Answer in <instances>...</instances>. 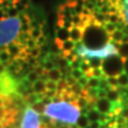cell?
<instances>
[{"label":"cell","mask_w":128,"mask_h":128,"mask_svg":"<svg viewBox=\"0 0 128 128\" xmlns=\"http://www.w3.org/2000/svg\"><path fill=\"white\" fill-rule=\"evenodd\" d=\"M82 109L77 103L69 101H51L45 106L44 115L51 121H58L66 124H76Z\"/></svg>","instance_id":"1"},{"label":"cell","mask_w":128,"mask_h":128,"mask_svg":"<svg viewBox=\"0 0 128 128\" xmlns=\"http://www.w3.org/2000/svg\"><path fill=\"white\" fill-rule=\"evenodd\" d=\"M22 32V22L19 17H8L0 20V49L18 40Z\"/></svg>","instance_id":"2"},{"label":"cell","mask_w":128,"mask_h":128,"mask_svg":"<svg viewBox=\"0 0 128 128\" xmlns=\"http://www.w3.org/2000/svg\"><path fill=\"white\" fill-rule=\"evenodd\" d=\"M76 52H77L78 57H82L83 60H89V58H100V60H104L109 57L113 56H118L119 51L118 48L114 45V43L112 42H107L103 46L97 48V49H92L88 48L82 43H77L76 44Z\"/></svg>","instance_id":"3"},{"label":"cell","mask_w":128,"mask_h":128,"mask_svg":"<svg viewBox=\"0 0 128 128\" xmlns=\"http://www.w3.org/2000/svg\"><path fill=\"white\" fill-rule=\"evenodd\" d=\"M124 63H126V60L120 57L119 55L104 60L101 66L104 77H119L124 71Z\"/></svg>","instance_id":"4"},{"label":"cell","mask_w":128,"mask_h":128,"mask_svg":"<svg viewBox=\"0 0 128 128\" xmlns=\"http://www.w3.org/2000/svg\"><path fill=\"white\" fill-rule=\"evenodd\" d=\"M42 120L39 113L32 108L31 106H26L24 109V114L20 122V128H42Z\"/></svg>","instance_id":"5"},{"label":"cell","mask_w":128,"mask_h":128,"mask_svg":"<svg viewBox=\"0 0 128 128\" xmlns=\"http://www.w3.org/2000/svg\"><path fill=\"white\" fill-rule=\"evenodd\" d=\"M115 108V103L110 102L108 98H97L95 102V109L103 115L113 114Z\"/></svg>","instance_id":"6"},{"label":"cell","mask_w":128,"mask_h":128,"mask_svg":"<svg viewBox=\"0 0 128 128\" xmlns=\"http://www.w3.org/2000/svg\"><path fill=\"white\" fill-rule=\"evenodd\" d=\"M24 49H25V45L22 44V43H19V42H14V43H12V44H10L8 46L5 48V50L7 51L8 55L11 56L12 60H19L22 54H23Z\"/></svg>","instance_id":"7"},{"label":"cell","mask_w":128,"mask_h":128,"mask_svg":"<svg viewBox=\"0 0 128 128\" xmlns=\"http://www.w3.org/2000/svg\"><path fill=\"white\" fill-rule=\"evenodd\" d=\"M84 30L86 28H81V26H72L70 28V39L72 42H75L76 44L81 43V40L84 37Z\"/></svg>","instance_id":"8"},{"label":"cell","mask_w":128,"mask_h":128,"mask_svg":"<svg viewBox=\"0 0 128 128\" xmlns=\"http://www.w3.org/2000/svg\"><path fill=\"white\" fill-rule=\"evenodd\" d=\"M31 89H32V92H34L36 95H38V96L44 95L46 92V82L39 78L38 81H36L31 86Z\"/></svg>","instance_id":"9"},{"label":"cell","mask_w":128,"mask_h":128,"mask_svg":"<svg viewBox=\"0 0 128 128\" xmlns=\"http://www.w3.org/2000/svg\"><path fill=\"white\" fill-rule=\"evenodd\" d=\"M107 98L113 102V103H119V102H122V95L120 92L119 88L115 89V88H109L107 90Z\"/></svg>","instance_id":"10"},{"label":"cell","mask_w":128,"mask_h":128,"mask_svg":"<svg viewBox=\"0 0 128 128\" xmlns=\"http://www.w3.org/2000/svg\"><path fill=\"white\" fill-rule=\"evenodd\" d=\"M56 39L60 42H65L70 39V30L64 28H56Z\"/></svg>","instance_id":"11"},{"label":"cell","mask_w":128,"mask_h":128,"mask_svg":"<svg viewBox=\"0 0 128 128\" xmlns=\"http://www.w3.org/2000/svg\"><path fill=\"white\" fill-rule=\"evenodd\" d=\"M48 80L54 81V82H60V80H63V74L62 70L58 68H54L52 70L48 71Z\"/></svg>","instance_id":"12"},{"label":"cell","mask_w":128,"mask_h":128,"mask_svg":"<svg viewBox=\"0 0 128 128\" xmlns=\"http://www.w3.org/2000/svg\"><path fill=\"white\" fill-rule=\"evenodd\" d=\"M124 32L122 31V30H115L112 34H109V40L112 42V43H115V44H121L122 43V40H124Z\"/></svg>","instance_id":"13"},{"label":"cell","mask_w":128,"mask_h":128,"mask_svg":"<svg viewBox=\"0 0 128 128\" xmlns=\"http://www.w3.org/2000/svg\"><path fill=\"white\" fill-rule=\"evenodd\" d=\"M87 118L90 124H92V122H100L101 113H98L95 108H92V109H89L87 112Z\"/></svg>","instance_id":"14"},{"label":"cell","mask_w":128,"mask_h":128,"mask_svg":"<svg viewBox=\"0 0 128 128\" xmlns=\"http://www.w3.org/2000/svg\"><path fill=\"white\" fill-rule=\"evenodd\" d=\"M39 78H40V76H39V75H38L34 70H31V71H28V72L26 74V76L24 77V80L32 86V84L36 82V81H38Z\"/></svg>","instance_id":"15"},{"label":"cell","mask_w":128,"mask_h":128,"mask_svg":"<svg viewBox=\"0 0 128 128\" xmlns=\"http://www.w3.org/2000/svg\"><path fill=\"white\" fill-rule=\"evenodd\" d=\"M118 48V51H119V56L122 57L124 60L128 58V43H121L116 46Z\"/></svg>","instance_id":"16"},{"label":"cell","mask_w":128,"mask_h":128,"mask_svg":"<svg viewBox=\"0 0 128 128\" xmlns=\"http://www.w3.org/2000/svg\"><path fill=\"white\" fill-rule=\"evenodd\" d=\"M0 62H1V63H4L6 66L12 62L11 56L8 55V52L5 50V49H0Z\"/></svg>","instance_id":"17"},{"label":"cell","mask_w":128,"mask_h":128,"mask_svg":"<svg viewBox=\"0 0 128 128\" xmlns=\"http://www.w3.org/2000/svg\"><path fill=\"white\" fill-rule=\"evenodd\" d=\"M118 82H119V88H124V89L128 88V74L126 71H124L118 77Z\"/></svg>","instance_id":"18"},{"label":"cell","mask_w":128,"mask_h":128,"mask_svg":"<svg viewBox=\"0 0 128 128\" xmlns=\"http://www.w3.org/2000/svg\"><path fill=\"white\" fill-rule=\"evenodd\" d=\"M89 124H90V122H89V120H88L87 115H81L77 120L76 126H77V128H88Z\"/></svg>","instance_id":"19"},{"label":"cell","mask_w":128,"mask_h":128,"mask_svg":"<svg viewBox=\"0 0 128 128\" xmlns=\"http://www.w3.org/2000/svg\"><path fill=\"white\" fill-rule=\"evenodd\" d=\"M100 80L101 78H96V77L88 78V84L86 88H89V89H98V87H100Z\"/></svg>","instance_id":"20"},{"label":"cell","mask_w":128,"mask_h":128,"mask_svg":"<svg viewBox=\"0 0 128 128\" xmlns=\"http://www.w3.org/2000/svg\"><path fill=\"white\" fill-rule=\"evenodd\" d=\"M87 60L92 69H101L102 62H103V60H100V58H89V60Z\"/></svg>","instance_id":"21"},{"label":"cell","mask_w":128,"mask_h":128,"mask_svg":"<svg viewBox=\"0 0 128 128\" xmlns=\"http://www.w3.org/2000/svg\"><path fill=\"white\" fill-rule=\"evenodd\" d=\"M45 103H43V102H42V101H39V102H37V103H34V104L33 106H31L32 108H33V109L36 110L37 113H39V114H40V113H43V114H44V110H45Z\"/></svg>","instance_id":"22"},{"label":"cell","mask_w":128,"mask_h":128,"mask_svg":"<svg viewBox=\"0 0 128 128\" xmlns=\"http://www.w3.org/2000/svg\"><path fill=\"white\" fill-rule=\"evenodd\" d=\"M70 76H71L74 80L78 81L80 78H82L83 76H84V74H83V71L81 70V69H75V70H71V72H70Z\"/></svg>","instance_id":"23"},{"label":"cell","mask_w":128,"mask_h":128,"mask_svg":"<svg viewBox=\"0 0 128 128\" xmlns=\"http://www.w3.org/2000/svg\"><path fill=\"white\" fill-rule=\"evenodd\" d=\"M46 92H57V82L48 80L46 81Z\"/></svg>","instance_id":"24"},{"label":"cell","mask_w":128,"mask_h":128,"mask_svg":"<svg viewBox=\"0 0 128 128\" xmlns=\"http://www.w3.org/2000/svg\"><path fill=\"white\" fill-rule=\"evenodd\" d=\"M124 2V20L126 26H128V0H122Z\"/></svg>","instance_id":"25"},{"label":"cell","mask_w":128,"mask_h":128,"mask_svg":"<svg viewBox=\"0 0 128 128\" xmlns=\"http://www.w3.org/2000/svg\"><path fill=\"white\" fill-rule=\"evenodd\" d=\"M40 54H42V49L39 46H36V48H33V49L30 50V56L32 58H36V60L40 56Z\"/></svg>","instance_id":"26"},{"label":"cell","mask_w":128,"mask_h":128,"mask_svg":"<svg viewBox=\"0 0 128 128\" xmlns=\"http://www.w3.org/2000/svg\"><path fill=\"white\" fill-rule=\"evenodd\" d=\"M97 98H107V90L97 89Z\"/></svg>","instance_id":"27"},{"label":"cell","mask_w":128,"mask_h":128,"mask_svg":"<svg viewBox=\"0 0 128 128\" xmlns=\"http://www.w3.org/2000/svg\"><path fill=\"white\" fill-rule=\"evenodd\" d=\"M80 66H81V62L80 60H74V62H71L70 63V69L71 70H75V69H80Z\"/></svg>","instance_id":"28"},{"label":"cell","mask_w":128,"mask_h":128,"mask_svg":"<svg viewBox=\"0 0 128 128\" xmlns=\"http://www.w3.org/2000/svg\"><path fill=\"white\" fill-rule=\"evenodd\" d=\"M121 116H122V119H128V108H124L122 109V112H121Z\"/></svg>","instance_id":"29"},{"label":"cell","mask_w":128,"mask_h":128,"mask_svg":"<svg viewBox=\"0 0 128 128\" xmlns=\"http://www.w3.org/2000/svg\"><path fill=\"white\" fill-rule=\"evenodd\" d=\"M6 71H7V66H6L4 63H1V62H0V75L5 74Z\"/></svg>","instance_id":"30"},{"label":"cell","mask_w":128,"mask_h":128,"mask_svg":"<svg viewBox=\"0 0 128 128\" xmlns=\"http://www.w3.org/2000/svg\"><path fill=\"white\" fill-rule=\"evenodd\" d=\"M101 127H102V124L100 122H92L88 128H101Z\"/></svg>","instance_id":"31"},{"label":"cell","mask_w":128,"mask_h":128,"mask_svg":"<svg viewBox=\"0 0 128 128\" xmlns=\"http://www.w3.org/2000/svg\"><path fill=\"white\" fill-rule=\"evenodd\" d=\"M6 18V13H5L4 10H0V20H2V19Z\"/></svg>","instance_id":"32"},{"label":"cell","mask_w":128,"mask_h":128,"mask_svg":"<svg viewBox=\"0 0 128 128\" xmlns=\"http://www.w3.org/2000/svg\"><path fill=\"white\" fill-rule=\"evenodd\" d=\"M124 71L128 74V58L126 60V63H124Z\"/></svg>","instance_id":"33"},{"label":"cell","mask_w":128,"mask_h":128,"mask_svg":"<svg viewBox=\"0 0 128 128\" xmlns=\"http://www.w3.org/2000/svg\"><path fill=\"white\" fill-rule=\"evenodd\" d=\"M126 128H128V119H126Z\"/></svg>","instance_id":"34"},{"label":"cell","mask_w":128,"mask_h":128,"mask_svg":"<svg viewBox=\"0 0 128 128\" xmlns=\"http://www.w3.org/2000/svg\"><path fill=\"white\" fill-rule=\"evenodd\" d=\"M0 128H5V127H2V126H0Z\"/></svg>","instance_id":"35"}]
</instances>
